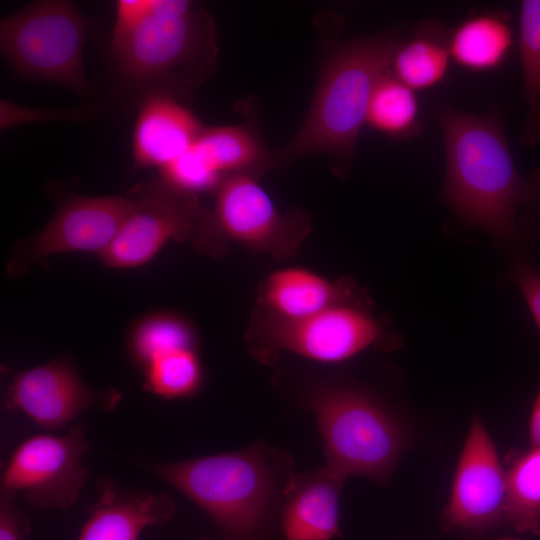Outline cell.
Wrapping results in <instances>:
<instances>
[{
    "label": "cell",
    "mask_w": 540,
    "mask_h": 540,
    "mask_svg": "<svg viewBox=\"0 0 540 540\" xmlns=\"http://www.w3.org/2000/svg\"><path fill=\"white\" fill-rule=\"evenodd\" d=\"M446 203L457 217L498 241L521 246L540 232V168L522 173L499 110L475 115L440 107Z\"/></svg>",
    "instance_id": "obj_1"
},
{
    "label": "cell",
    "mask_w": 540,
    "mask_h": 540,
    "mask_svg": "<svg viewBox=\"0 0 540 540\" xmlns=\"http://www.w3.org/2000/svg\"><path fill=\"white\" fill-rule=\"evenodd\" d=\"M199 506L222 540H259L296 476L291 456L263 442L173 462H139Z\"/></svg>",
    "instance_id": "obj_2"
},
{
    "label": "cell",
    "mask_w": 540,
    "mask_h": 540,
    "mask_svg": "<svg viewBox=\"0 0 540 540\" xmlns=\"http://www.w3.org/2000/svg\"><path fill=\"white\" fill-rule=\"evenodd\" d=\"M398 42L392 33L381 32L334 45L322 63L308 112L276 162L285 165L326 154L347 167L366 124L372 91L390 70Z\"/></svg>",
    "instance_id": "obj_3"
},
{
    "label": "cell",
    "mask_w": 540,
    "mask_h": 540,
    "mask_svg": "<svg viewBox=\"0 0 540 540\" xmlns=\"http://www.w3.org/2000/svg\"><path fill=\"white\" fill-rule=\"evenodd\" d=\"M110 51L124 89L140 100L161 92L185 103L216 68L217 29L194 1L155 0L138 28Z\"/></svg>",
    "instance_id": "obj_4"
},
{
    "label": "cell",
    "mask_w": 540,
    "mask_h": 540,
    "mask_svg": "<svg viewBox=\"0 0 540 540\" xmlns=\"http://www.w3.org/2000/svg\"><path fill=\"white\" fill-rule=\"evenodd\" d=\"M303 402L315 418L328 466L379 484L390 479L407 434L388 407L365 390L336 382L312 386Z\"/></svg>",
    "instance_id": "obj_5"
},
{
    "label": "cell",
    "mask_w": 540,
    "mask_h": 540,
    "mask_svg": "<svg viewBox=\"0 0 540 540\" xmlns=\"http://www.w3.org/2000/svg\"><path fill=\"white\" fill-rule=\"evenodd\" d=\"M133 208L109 246L98 256L108 267L133 268L150 261L169 241H189L196 250L221 255L225 243L217 234L211 211L198 196L186 193L163 178L134 186Z\"/></svg>",
    "instance_id": "obj_6"
},
{
    "label": "cell",
    "mask_w": 540,
    "mask_h": 540,
    "mask_svg": "<svg viewBox=\"0 0 540 540\" xmlns=\"http://www.w3.org/2000/svg\"><path fill=\"white\" fill-rule=\"evenodd\" d=\"M86 31V21L73 2L37 1L1 20V52L23 77L84 93Z\"/></svg>",
    "instance_id": "obj_7"
},
{
    "label": "cell",
    "mask_w": 540,
    "mask_h": 540,
    "mask_svg": "<svg viewBox=\"0 0 540 540\" xmlns=\"http://www.w3.org/2000/svg\"><path fill=\"white\" fill-rule=\"evenodd\" d=\"M385 331L365 302L334 304L297 320L265 316L251 337L253 355L269 363L290 352L321 363H339L382 343Z\"/></svg>",
    "instance_id": "obj_8"
},
{
    "label": "cell",
    "mask_w": 540,
    "mask_h": 540,
    "mask_svg": "<svg viewBox=\"0 0 540 540\" xmlns=\"http://www.w3.org/2000/svg\"><path fill=\"white\" fill-rule=\"evenodd\" d=\"M506 470L482 418L474 416L455 468L441 529L477 540L506 525Z\"/></svg>",
    "instance_id": "obj_9"
},
{
    "label": "cell",
    "mask_w": 540,
    "mask_h": 540,
    "mask_svg": "<svg viewBox=\"0 0 540 540\" xmlns=\"http://www.w3.org/2000/svg\"><path fill=\"white\" fill-rule=\"evenodd\" d=\"M250 174L227 176L215 191L211 211L221 238L254 252L287 258L298 251L311 230L309 216L301 209L280 210Z\"/></svg>",
    "instance_id": "obj_10"
},
{
    "label": "cell",
    "mask_w": 540,
    "mask_h": 540,
    "mask_svg": "<svg viewBox=\"0 0 540 540\" xmlns=\"http://www.w3.org/2000/svg\"><path fill=\"white\" fill-rule=\"evenodd\" d=\"M90 443L84 425L75 423L62 436L38 434L25 439L5 465L0 491L39 508L71 507L86 484L82 460Z\"/></svg>",
    "instance_id": "obj_11"
},
{
    "label": "cell",
    "mask_w": 540,
    "mask_h": 540,
    "mask_svg": "<svg viewBox=\"0 0 540 540\" xmlns=\"http://www.w3.org/2000/svg\"><path fill=\"white\" fill-rule=\"evenodd\" d=\"M133 205L129 196L66 198L43 229L14 246L7 264L8 274L23 275L33 264L54 254L95 252L99 255L112 242Z\"/></svg>",
    "instance_id": "obj_12"
},
{
    "label": "cell",
    "mask_w": 540,
    "mask_h": 540,
    "mask_svg": "<svg viewBox=\"0 0 540 540\" xmlns=\"http://www.w3.org/2000/svg\"><path fill=\"white\" fill-rule=\"evenodd\" d=\"M122 398L116 388L91 389L74 362L61 357L13 375L4 403L45 430L67 426L92 408L114 410Z\"/></svg>",
    "instance_id": "obj_13"
},
{
    "label": "cell",
    "mask_w": 540,
    "mask_h": 540,
    "mask_svg": "<svg viewBox=\"0 0 540 540\" xmlns=\"http://www.w3.org/2000/svg\"><path fill=\"white\" fill-rule=\"evenodd\" d=\"M96 492L76 540H138L145 528L166 523L176 513L168 494L126 488L114 478L98 479Z\"/></svg>",
    "instance_id": "obj_14"
},
{
    "label": "cell",
    "mask_w": 540,
    "mask_h": 540,
    "mask_svg": "<svg viewBox=\"0 0 540 540\" xmlns=\"http://www.w3.org/2000/svg\"><path fill=\"white\" fill-rule=\"evenodd\" d=\"M203 128L175 97L161 92L146 95L139 102L133 128V166L163 169L191 148Z\"/></svg>",
    "instance_id": "obj_15"
},
{
    "label": "cell",
    "mask_w": 540,
    "mask_h": 540,
    "mask_svg": "<svg viewBox=\"0 0 540 540\" xmlns=\"http://www.w3.org/2000/svg\"><path fill=\"white\" fill-rule=\"evenodd\" d=\"M347 478L327 464L296 474L280 514L284 539L334 540L338 537L340 497Z\"/></svg>",
    "instance_id": "obj_16"
},
{
    "label": "cell",
    "mask_w": 540,
    "mask_h": 540,
    "mask_svg": "<svg viewBox=\"0 0 540 540\" xmlns=\"http://www.w3.org/2000/svg\"><path fill=\"white\" fill-rule=\"evenodd\" d=\"M259 303L265 316L297 320L334 304L357 298L345 280H330L303 267H284L270 273L261 285Z\"/></svg>",
    "instance_id": "obj_17"
},
{
    "label": "cell",
    "mask_w": 540,
    "mask_h": 540,
    "mask_svg": "<svg viewBox=\"0 0 540 540\" xmlns=\"http://www.w3.org/2000/svg\"><path fill=\"white\" fill-rule=\"evenodd\" d=\"M190 149L222 179L235 174L260 178L277 163L254 123L249 121L204 127Z\"/></svg>",
    "instance_id": "obj_18"
},
{
    "label": "cell",
    "mask_w": 540,
    "mask_h": 540,
    "mask_svg": "<svg viewBox=\"0 0 540 540\" xmlns=\"http://www.w3.org/2000/svg\"><path fill=\"white\" fill-rule=\"evenodd\" d=\"M449 32L437 20L418 22L413 34L395 47L390 72L414 91L439 85L447 76L451 61Z\"/></svg>",
    "instance_id": "obj_19"
},
{
    "label": "cell",
    "mask_w": 540,
    "mask_h": 540,
    "mask_svg": "<svg viewBox=\"0 0 540 540\" xmlns=\"http://www.w3.org/2000/svg\"><path fill=\"white\" fill-rule=\"evenodd\" d=\"M451 59L473 72L500 67L513 46V32L502 14L481 12L462 21L449 32Z\"/></svg>",
    "instance_id": "obj_20"
},
{
    "label": "cell",
    "mask_w": 540,
    "mask_h": 540,
    "mask_svg": "<svg viewBox=\"0 0 540 540\" xmlns=\"http://www.w3.org/2000/svg\"><path fill=\"white\" fill-rule=\"evenodd\" d=\"M505 470L506 525L540 535V447L510 454Z\"/></svg>",
    "instance_id": "obj_21"
},
{
    "label": "cell",
    "mask_w": 540,
    "mask_h": 540,
    "mask_svg": "<svg viewBox=\"0 0 540 540\" xmlns=\"http://www.w3.org/2000/svg\"><path fill=\"white\" fill-rule=\"evenodd\" d=\"M518 48L526 105L520 142L532 148L540 142V0L520 5Z\"/></svg>",
    "instance_id": "obj_22"
},
{
    "label": "cell",
    "mask_w": 540,
    "mask_h": 540,
    "mask_svg": "<svg viewBox=\"0 0 540 540\" xmlns=\"http://www.w3.org/2000/svg\"><path fill=\"white\" fill-rule=\"evenodd\" d=\"M366 124L392 139L414 137L422 128L416 91L394 77L389 70L372 91Z\"/></svg>",
    "instance_id": "obj_23"
},
{
    "label": "cell",
    "mask_w": 540,
    "mask_h": 540,
    "mask_svg": "<svg viewBox=\"0 0 540 540\" xmlns=\"http://www.w3.org/2000/svg\"><path fill=\"white\" fill-rule=\"evenodd\" d=\"M180 349H197L193 327L171 312H153L138 319L127 337V351L142 370L155 358Z\"/></svg>",
    "instance_id": "obj_24"
},
{
    "label": "cell",
    "mask_w": 540,
    "mask_h": 540,
    "mask_svg": "<svg viewBox=\"0 0 540 540\" xmlns=\"http://www.w3.org/2000/svg\"><path fill=\"white\" fill-rule=\"evenodd\" d=\"M143 372L145 390L164 399L192 396L203 381L197 349H180L163 354L152 360Z\"/></svg>",
    "instance_id": "obj_25"
},
{
    "label": "cell",
    "mask_w": 540,
    "mask_h": 540,
    "mask_svg": "<svg viewBox=\"0 0 540 540\" xmlns=\"http://www.w3.org/2000/svg\"><path fill=\"white\" fill-rule=\"evenodd\" d=\"M95 113L90 109L49 110L22 106L7 100L0 101V127L5 130L18 125L42 121H83Z\"/></svg>",
    "instance_id": "obj_26"
},
{
    "label": "cell",
    "mask_w": 540,
    "mask_h": 540,
    "mask_svg": "<svg viewBox=\"0 0 540 540\" xmlns=\"http://www.w3.org/2000/svg\"><path fill=\"white\" fill-rule=\"evenodd\" d=\"M155 0H118L109 39L112 49L125 41L150 13Z\"/></svg>",
    "instance_id": "obj_27"
},
{
    "label": "cell",
    "mask_w": 540,
    "mask_h": 540,
    "mask_svg": "<svg viewBox=\"0 0 540 540\" xmlns=\"http://www.w3.org/2000/svg\"><path fill=\"white\" fill-rule=\"evenodd\" d=\"M14 497L0 491V540H24L32 531L29 517L16 506Z\"/></svg>",
    "instance_id": "obj_28"
},
{
    "label": "cell",
    "mask_w": 540,
    "mask_h": 540,
    "mask_svg": "<svg viewBox=\"0 0 540 540\" xmlns=\"http://www.w3.org/2000/svg\"><path fill=\"white\" fill-rule=\"evenodd\" d=\"M513 279L540 333V271L532 264L521 261L514 267Z\"/></svg>",
    "instance_id": "obj_29"
},
{
    "label": "cell",
    "mask_w": 540,
    "mask_h": 540,
    "mask_svg": "<svg viewBox=\"0 0 540 540\" xmlns=\"http://www.w3.org/2000/svg\"><path fill=\"white\" fill-rule=\"evenodd\" d=\"M528 431L530 447H540V387L532 405Z\"/></svg>",
    "instance_id": "obj_30"
},
{
    "label": "cell",
    "mask_w": 540,
    "mask_h": 540,
    "mask_svg": "<svg viewBox=\"0 0 540 540\" xmlns=\"http://www.w3.org/2000/svg\"><path fill=\"white\" fill-rule=\"evenodd\" d=\"M491 540H523V539L515 538V537H501V538H496V539H491Z\"/></svg>",
    "instance_id": "obj_31"
}]
</instances>
